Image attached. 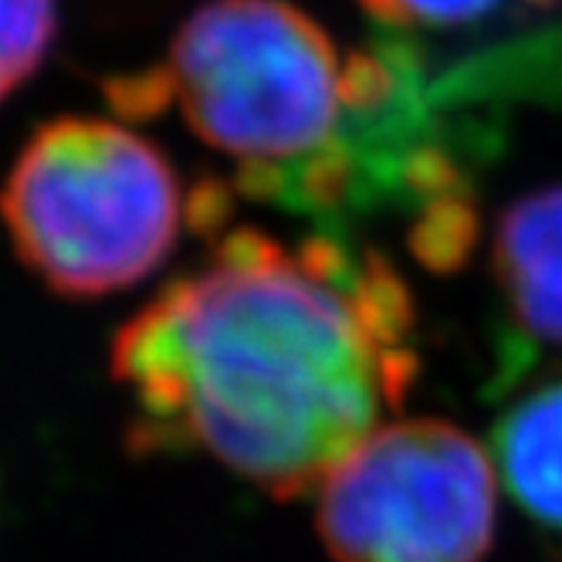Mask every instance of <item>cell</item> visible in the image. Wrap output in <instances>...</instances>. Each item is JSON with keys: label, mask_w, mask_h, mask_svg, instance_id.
<instances>
[{"label": "cell", "mask_w": 562, "mask_h": 562, "mask_svg": "<svg viewBox=\"0 0 562 562\" xmlns=\"http://www.w3.org/2000/svg\"><path fill=\"white\" fill-rule=\"evenodd\" d=\"M58 34V0H0V102L42 68Z\"/></svg>", "instance_id": "obj_7"}, {"label": "cell", "mask_w": 562, "mask_h": 562, "mask_svg": "<svg viewBox=\"0 0 562 562\" xmlns=\"http://www.w3.org/2000/svg\"><path fill=\"white\" fill-rule=\"evenodd\" d=\"M0 221L24 268L55 295L102 299L164 265L193 193L170 156L109 119L37 130L0 187Z\"/></svg>", "instance_id": "obj_3"}, {"label": "cell", "mask_w": 562, "mask_h": 562, "mask_svg": "<svg viewBox=\"0 0 562 562\" xmlns=\"http://www.w3.org/2000/svg\"><path fill=\"white\" fill-rule=\"evenodd\" d=\"M126 115L177 109L237 167L234 190L302 214L342 146L352 52L289 0H207L159 68L109 89Z\"/></svg>", "instance_id": "obj_2"}, {"label": "cell", "mask_w": 562, "mask_h": 562, "mask_svg": "<svg viewBox=\"0 0 562 562\" xmlns=\"http://www.w3.org/2000/svg\"><path fill=\"white\" fill-rule=\"evenodd\" d=\"M386 34H458L477 31L512 8V0H356ZM542 4V0H529Z\"/></svg>", "instance_id": "obj_8"}, {"label": "cell", "mask_w": 562, "mask_h": 562, "mask_svg": "<svg viewBox=\"0 0 562 562\" xmlns=\"http://www.w3.org/2000/svg\"><path fill=\"white\" fill-rule=\"evenodd\" d=\"M492 451L518 512L562 539V376L512 400L492 430Z\"/></svg>", "instance_id": "obj_6"}, {"label": "cell", "mask_w": 562, "mask_h": 562, "mask_svg": "<svg viewBox=\"0 0 562 562\" xmlns=\"http://www.w3.org/2000/svg\"><path fill=\"white\" fill-rule=\"evenodd\" d=\"M495 274L512 329L562 349V187L515 200L495 231Z\"/></svg>", "instance_id": "obj_5"}, {"label": "cell", "mask_w": 562, "mask_h": 562, "mask_svg": "<svg viewBox=\"0 0 562 562\" xmlns=\"http://www.w3.org/2000/svg\"><path fill=\"white\" fill-rule=\"evenodd\" d=\"M315 492L336 562H481L495 542L492 458L448 420L376 427Z\"/></svg>", "instance_id": "obj_4"}, {"label": "cell", "mask_w": 562, "mask_h": 562, "mask_svg": "<svg viewBox=\"0 0 562 562\" xmlns=\"http://www.w3.org/2000/svg\"><path fill=\"white\" fill-rule=\"evenodd\" d=\"M414 329L386 255L234 227L119 329L109 373L136 454L196 451L302 498L407 400Z\"/></svg>", "instance_id": "obj_1"}]
</instances>
